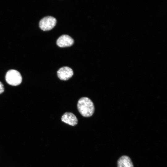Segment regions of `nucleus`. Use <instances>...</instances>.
Listing matches in <instances>:
<instances>
[{
  "instance_id": "f257e3e1",
  "label": "nucleus",
  "mask_w": 167,
  "mask_h": 167,
  "mask_svg": "<svg viewBox=\"0 0 167 167\" xmlns=\"http://www.w3.org/2000/svg\"><path fill=\"white\" fill-rule=\"evenodd\" d=\"M77 106L79 113L84 117H90L94 113L95 109L94 104L88 97H84L80 98L78 101Z\"/></svg>"
},
{
  "instance_id": "f03ea898",
  "label": "nucleus",
  "mask_w": 167,
  "mask_h": 167,
  "mask_svg": "<svg viewBox=\"0 0 167 167\" xmlns=\"http://www.w3.org/2000/svg\"><path fill=\"white\" fill-rule=\"evenodd\" d=\"M7 83L12 86H17L21 83L22 77L20 73L15 70H11L7 71L5 77Z\"/></svg>"
},
{
  "instance_id": "7ed1b4c3",
  "label": "nucleus",
  "mask_w": 167,
  "mask_h": 167,
  "mask_svg": "<svg viewBox=\"0 0 167 167\" xmlns=\"http://www.w3.org/2000/svg\"><path fill=\"white\" fill-rule=\"evenodd\" d=\"M57 20L54 17L50 16L45 17L40 21L39 26L44 31L52 29L56 25Z\"/></svg>"
},
{
  "instance_id": "20e7f679",
  "label": "nucleus",
  "mask_w": 167,
  "mask_h": 167,
  "mask_svg": "<svg viewBox=\"0 0 167 167\" xmlns=\"http://www.w3.org/2000/svg\"><path fill=\"white\" fill-rule=\"evenodd\" d=\"M57 74L60 79L67 80L72 77L73 75V71L72 69L69 67L63 66L58 70Z\"/></svg>"
},
{
  "instance_id": "39448f33",
  "label": "nucleus",
  "mask_w": 167,
  "mask_h": 167,
  "mask_svg": "<svg viewBox=\"0 0 167 167\" xmlns=\"http://www.w3.org/2000/svg\"><path fill=\"white\" fill-rule=\"evenodd\" d=\"M74 42L73 39L67 35L64 34L60 36L57 40V45L61 47L71 46Z\"/></svg>"
},
{
  "instance_id": "423d86ee",
  "label": "nucleus",
  "mask_w": 167,
  "mask_h": 167,
  "mask_svg": "<svg viewBox=\"0 0 167 167\" xmlns=\"http://www.w3.org/2000/svg\"><path fill=\"white\" fill-rule=\"evenodd\" d=\"M61 120L63 122L72 126L76 125L78 122L76 117L71 112H66L61 118Z\"/></svg>"
},
{
  "instance_id": "0eeeda50",
  "label": "nucleus",
  "mask_w": 167,
  "mask_h": 167,
  "mask_svg": "<svg viewBox=\"0 0 167 167\" xmlns=\"http://www.w3.org/2000/svg\"><path fill=\"white\" fill-rule=\"evenodd\" d=\"M118 167H134L130 158L127 156H123L118 161Z\"/></svg>"
},
{
  "instance_id": "6e6552de",
  "label": "nucleus",
  "mask_w": 167,
  "mask_h": 167,
  "mask_svg": "<svg viewBox=\"0 0 167 167\" xmlns=\"http://www.w3.org/2000/svg\"><path fill=\"white\" fill-rule=\"evenodd\" d=\"M4 91V86L0 82V94H1Z\"/></svg>"
}]
</instances>
